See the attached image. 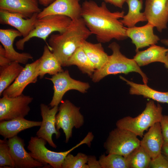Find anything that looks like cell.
Listing matches in <instances>:
<instances>
[{
	"label": "cell",
	"mask_w": 168,
	"mask_h": 168,
	"mask_svg": "<svg viewBox=\"0 0 168 168\" xmlns=\"http://www.w3.org/2000/svg\"><path fill=\"white\" fill-rule=\"evenodd\" d=\"M124 13V11L111 12L104 2L99 5L94 1L86 0L82 5L81 17L98 41L105 43L114 39L122 40L128 38L127 28L119 20Z\"/></svg>",
	"instance_id": "obj_1"
},
{
	"label": "cell",
	"mask_w": 168,
	"mask_h": 168,
	"mask_svg": "<svg viewBox=\"0 0 168 168\" xmlns=\"http://www.w3.org/2000/svg\"><path fill=\"white\" fill-rule=\"evenodd\" d=\"M138 137L129 131L116 127L110 132L104 143L106 153L118 154L126 157L140 146V140Z\"/></svg>",
	"instance_id": "obj_7"
},
{
	"label": "cell",
	"mask_w": 168,
	"mask_h": 168,
	"mask_svg": "<svg viewBox=\"0 0 168 168\" xmlns=\"http://www.w3.org/2000/svg\"><path fill=\"white\" fill-rule=\"evenodd\" d=\"M154 26L148 22L141 26H135L127 29L126 34L132 40L136 47V52L143 48L156 44L160 40V38L153 32Z\"/></svg>",
	"instance_id": "obj_16"
},
{
	"label": "cell",
	"mask_w": 168,
	"mask_h": 168,
	"mask_svg": "<svg viewBox=\"0 0 168 168\" xmlns=\"http://www.w3.org/2000/svg\"><path fill=\"white\" fill-rule=\"evenodd\" d=\"M81 46L96 70L100 68L107 61L109 55L105 52L101 43H92L86 40Z\"/></svg>",
	"instance_id": "obj_25"
},
{
	"label": "cell",
	"mask_w": 168,
	"mask_h": 168,
	"mask_svg": "<svg viewBox=\"0 0 168 168\" xmlns=\"http://www.w3.org/2000/svg\"><path fill=\"white\" fill-rule=\"evenodd\" d=\"M38 14L34 13L30 18L25 19L24 16L20 13L0 9V23L14 27L24 38L34 29L38 19Z\"/></svg>",
	"instance_id": "obj_18"
},
{
	"label": "cell",
	"mask_w": 168,
	"mask_h": 168,
	"mask_svg": "<svg viewBox=\"0 0 168 168\" xmlns=\"http://www.w3.org/2000/svg\"><path fill=\"white\" fill-rule=\"evenodd\" d=\"M0 167L15 168L7 139L0 140Z\"/></svg>",
	"instance_id": "obj_32"
},
{
	"label": "cell",
	"mask_w": 168,
	"mask_h": 168,
	"mask_svg": "<svg viewBox=\"0 0 168 168\" xmlns=\"http://www.w3.org/2000/svg\"><path fill=\"white\" fill-rule=\"evenodd\" d=\"M80 0H56L44 8L37 15V18L51 15H60L69 17L72 21L81 17Z\"/></svg>",
	"instance_id": "obj_13"
},
{
	"label": "cell",
	"mask_w": 168,
	"mask_h": 168,
	"mask_svg": "<svg viewBox=\"0 0 168 168\" xmlns=\"http://www.w3.org/2000/svg\"><path fill=\"white\" fill-rule=\"evenodd\" d=\"M33 99L32 97L22 94L14 97L3 96L0 99V121L24 118L30 110L29 105Z\"/></svg>",
	"instance_id": "obj_10"
},
{
	"label": "cell",
	"mask_w": 168,
	"mask_h": 168,
	"mask_svg": "<svg viewBox=\"0 0 168 168\" xmlns=\"http://www.w3.org/2000/svg\"><path fill=\"white\" fill-rule=\"evenodd\" d=\"M162 108L160 105H156L153 100L146 104L141 113L137 116L124 117L116 122L117 127L125 129L142 138L144 132L155 123L160 122L163 115Z\"/></svg>",
	"instance_id": "obj_5"
},
{
	"label": "cell",
	"mask_w": 168,
	"mask_h": 168,
	"mask_svg": "<svg viewBox=\"0 0 168 168\" xmlns=\"http://www.w3.org/2000/svg\"><path fill=\"white\" fill-rule=\"evenodd\" d=\"M99 161L101 168H129L126 157L118 154H102Z\"/></svg>",
	"instance_id": "obj_30"
},
{
	"label": "cell",
	"mask_w": 168,
	"mask_h": 168,
	"mask_svg": "<svg viewBox=\"0 0 168 168\" xmlns=\"http://www.w3.org/2000/svg\"><path fill=\"white\" fill-rule=\"evenodd\" d=\"M92 35L81 17L72 21L63 32L51 35L48 45L62 67H67L69 59L75 50Z\"/></svg>",
	"instance_id": "obj_2"
},
{
	"label": "cell",
	"mask_w": 168,
	"mask_h": 168,
	"mask_svg": "<svg viewBox=\"0 0 168 168\" xmlns=\"http://www.w3.org/2000/svg\"><path fill=\"white\" fill-rule=\"evenodd\" d=\"M40 58L26 64L14 81L2 93L3 96L14 97L21 95L26 86L36 82L39 75Z\"/></svg>",
	"instance_id": "obj_11"
},
{
	"label": "cell",
	"mask_w": 168,
	"mask_h": 168,
	"mask_svg": "<svg viewBox=\"0 0 168 168\" xmlns=\"http://www.w3.org/2000/svg\"><path fill=\"white\" fill-rule=\"evenodd\" d=\"M161 41L164 45L168 46V38L162 39L161 40Z\"/></svg>",
	"instance_id": "obj_40"
},
{
	"label": "cell",
	"mask_w": 168,
	"mask_h": 168,
	"mask_svg": "<svg viewBox=\"0 0 168 168\" xmlns=\"http://www.w3.org/2000/svg\"><path fill=\"white\" fill-rule=\"evenodd\" d=\"M72 21L69 17L60 15H49L38 19L34 29L29 35L16 41L15 45L17 49L23 50L25 43L33 37L40 38L46 42L47 38L53 32H64Z\"/></svg>",
	"instance_id": "obj_6"
},
{
	"label": "cell",
	"mask_w": 168,
	"mask_h": 168,
	"mask_svg": "<svg viewBox=\"0 0 168 168\" xmlns=\"http://www.w3.org/2000/svg\"><path fill=\"white\" fill-rule=\"evenodd\" d=\"M12 62L6 56L5 51L3 46L0 45V66L3 67L9 64Z\"/></svg>",
	"instance_id": "obj_35"
},
{
	"label": "cell",
	"mask_w": 168,
	"mask_h": 168,
	"mask_svg": "<svg viewBox=\"0 0 168 168\" xmlns=\"http://www.w3.org/2000/svg\"><path fill=\"white\" fill-rule=\"evenodd\" d=\"M133 59L139 67L158 62L168 65V48L153 44L146 50L136 52Z\"/></svg>",
	"instance_id": "obj_20"
},
{
	"label": "cell",
	"mask_w": 168,
	"mask_h": 168,
	"mask_svg": "<svg viewBox=\"0 0 168 168\" xmlns=\"http://www.w3.org/2000/svg\"><path fill=\"white\" fill-rule=\"evenodd\" d=\"M87 164L89 168H101L99 160L94 156H88Z\"/></svg>",
	"instance_id": "obj_36"
},
{
	"label": "cell",
	"mask_w": 168,
	"mask_h": 168,
	"mask_svg": "<svg viewBox=\"0 0 168 168\" xmlns=\"http://www.w3.org/2000/svg\"><path fill=\"white\" fill-rule=\"evenodd\" d=\"M56 0H38L39 3L43 6L47 7Z\"/></svg>",
	"instance_id": "obj_38"
},
{
	"label": "cell",
	"mask_w": 168,
	"mask_h": 168,
	"mask_svg": "<svg viewBox=\"0 0 168 168\" xmlns=\"http://www.w3.org/2000/svg\"><path fill=\"white\" fill-rule=\"evenodd\" d=\"M40 58V79L42 78L46 74L53 76L64 71L60 63L47 44L44 46L43 54Z\"/></svg>",
	"instance_id": "obj_24"
},
{
	"label": "cell",
	"mask_w": 168,
	"mask_h": 168,
	"mask_svg": "<svg viewBox=\"0 0 168 168\" xmlns=\"http://www.w3.org/2000/svg\"><path fill=\"white\" fill-rule=\"evenodd\" d=\"M160 123L163 136L164 143H168V115H163Z\"/></svg>",
	"instance_id": "obj_34"
},
{
	"label": "cell",
	"mask_w": 168,
	"mask_h": 168,
	"mask_svg": "<svg viewBox=\"0 0 168 168\" xmlns=\"http://www.w3.org/2000/svg\"><path fill=\"white\" fill-rule=\"evenodd\" d=\"M45 78L51 81L53 84V96L49 104L51 107L58 106L62 101L65 94L68 91L74 90L85 93L90 87L88 82L72 78L68 70L53 75L51 78Z\"/></svg>",
	"instance_id": "obj_9"
},
{
	"label": "cell",
	"mask_w": 168,
	"mask_h": 168,
	"mask_svg": "<svg viewBox=\"0 0 168 168\" xmlns=\"http://www.w3.org/2000/svg\"><path fill=\"white\" fill-rule=\"evenodd\" d=\"M119 77L130 86V94L142 96L144 98L151 99L158 102L168 104V91H159L151 88L147 84L137 83L122 76H120Z\"/></svg>",
	"instance_id": "obj_23"
},
{
	"label": "cell",
	"mask_w": 168,
	"mask_h": 168,
	"mask_svg": "<svg viewBox=\"0 0 168 168\" xmlns=\"http://www.w3.org/2000/svg\"><path fill=\"white\" fill-rule=\"evenodd\" d=\"M129 168H148L151 158L140 146L126 157Z\"/></svg>",
	"instance_id": "obj_29"
},
{
	"label": "cell",
	"mask_w": 168,
	"mask_h": 168,
	"mask_svg": "<svg viewBox=\"0 0 168 168\" xmlns=\"http://www.w3.org/2000/svg\"><path fill=\"white\" fill-rule=\"evenodd\" d=\"M58 109V106L50 108L44 104H40V114L42 120L40 127L36 133L37 136L44 139L50 146L55 148L57 146L52 140V135L55 134L56 138L58 139L60 134V132L56 130L55 126V116Z\"/></svg>",
	"instance_id": "obj_12"
},
{
	"label": "cell",
	"mask_w": 168,
	"mask_h": 168,
	"mask_svg": "<svg viewBox=\"0 0 168 168\" xmlns=\"http://www.w3.org/2000/svg\"><path fill=\"white\" fill-rule=\"evenodd\" d=\"M142 138L140 146L151 158L156 157L161 152L164 142L159 122L151 127Z\"/></svg>",
	"instance_id": "obj_19"
},
{
	"label": "cell",
	"mask_w": 168,
	"mask_h": 168,
	"mask_svg": "<svg viewBox=\"0 0 168 168\" xmlns=\"http://www.w3.org/2000/svg\"><path fill=\"white\" fill-rule=\"evenodd\" d=\"M88 156L81 152L76 156L69 153L65 158L62 168H89L87 164Z\"/></svg>",
	"instance_id": "obj_31"
},
{
	"label": "cell",
	"mask_w": 168,
	"mask_h": 168,
	"mask_svg": "<svg viewBox=\"0 0 168 168\" xmlns=\"http://www.w3.org/2000/svg\"><path fill=\"white\" fill-rule=\"evenodd\" d=\"M161 152L168 157V143H164L162 147Z\"/></svg>",
	"instance_id": "obj_39"
},
{
	"label": "cell",
	"mask_w": 168,
	"mask_h": 168,
	"mask_svg": "<svg viewBox=\"0 0 168 168\" xmlns=\"http://www.w3.org/2000/svg\"><path fill=\"white\" fill-rule=\"evenodd\" d=\"M58 107V113L55 116V126L57 131L62 129L68 143L72 137L73 128H79L84 123L83 116L80 112V108L75 106L69 100L62 101Z\"/></svg>",
	"instance_id": "obj_8"
},
{
	"label": "cell",
	"mask_w": 168,
	"mask_h": 168,
	"mask_svg": "<svg viewBox=\"0 0 168 168\" xmlns=\"http://www.w3.org/2000/svg\"><path fill=\"white\" fill-rule=\"evenodd\" d=\"M167 0H146L143 12L148 22L161 32L167 28L168 11L166 5Z\"/></svg>",
	"instance_id": "obj_15"
},
{
	"label": "cell",
	"mask_w": 168,
	"mask_h": 168,
	"mask_svg": "<svg viewBox=\"0 0 168 168\" xmlns=\"http://www.w3.org/2000/svg\"><path fill=\"white\" fill-rule=\"evenodd\" d=\"M72 65L77 66L83 73L91 77L96 70L81 46L75 50L68 61L67 67Z\"/></svg>",
	"instance_id": "obj_28"
},
{
	"label": "cell",
	"mask_w": 168,
	"mask_h": 168,
	"mask_svg": "<svg viewBox=\"0 0 168 168\" xmlns=\"http://www.w3.org/2000/svg\"><path fill=\"white\" fill-rule=\"evenodd\" d=\"M21 36V34L17 30L0 29V42L5 49L6 57L11 62L26 64L29 60L33 59L32 55L27 53H18L15 50L13 46L16 38Z\"/></svg>",
	"instance_id": "obj_17"
},
{
	"label": "cell",
	"mask_w": 168,
	"mask_h": 168,
	"mask_svg": "<svg viewBox=\"0 0 168 168\" xmlns=\"http://www.w3.org/2000/svg\"><path fill=\"white\" fill-rule=\"evenodd\" d=\"M148 168H168V157L161 152L151 159Z\"/></svg>",
	"instance_id": "obj_33"
},
{
	"label": "cell",
	"mask_w": 168,
	"mask_h": 168,
	"mask_svg": "<svg viewBox=\"0 0 168 168\" xmlns=\"http://www.w3.org/2000/svg\"><path fill=\"white\" fill-rule=\"evenodd\" d=\"M38 0H0V9L20 13L25 18H30L42 10Z\"/></svg>",
	"instance_id": "obj_21"
},
{
	"label": "cell",
	"mask_w": 168,
	"mask_h": 168,
	"mask_svg": "<svg viewBox=\"0 0 168 168\" xmlns=\"http://www.w3.org/2000/svg\"><path fill=\"white\" fill-rule=\"evenodd\" d=\"M165 66L168 70V65H165Z\"/></svg>",
	"instance_id": "obj_42"
},
{
	"label": "cell",
	"mask_w": 168,
	"mask_h": 168,
	"mask_svg": "<svg viewBox=\"0 0 168 168\" xmlns=\"http://www.w3.org/2000/svg\"><path fill=\"white\" fill-rule=\"evenodd\" d=\"M126 2L128 6V12L121 20L124 26L130 28L135 26L138 22L147 21L144 13L141 12L143 0H126Z\"/></svg>",
	"instance_id": "obj_26"
},
{
	"label": "cell",
	"mask_w": 168,
	"mask_h": 168,
	"mask_svg": "<svg viewBox=\"0 0 168 168\" xmlns=\"http://www.w3.org/2000/svg\"><path fill=\"white\" fill-rule=\"evenodd\" d=\"M105 3H109L116 7L122 8L126 0H102Z\"/></svg>",
	"instance_id": "obj_37"
},
{
	"label": "cell",
	"mask_w": 168,
	"mask_h": 168,
	"mask_svg": "<svg viewBox=\"0 0 168 168\" xmlns=\"http://www.w3.org/2000/svg\"><path fill=\"white\" fill-rule=\"evenodd\" d=\"M108 47L112 50V54L109 55L107 61L100 68L95 70L91 77L93 82H98L110 75L135 72L140 75L143 84H147V76L133 58H129L121 53L120 46L117 43L113 42Z\"/></svg>",
	"instance_id": "obj_3"
},
{
	"label": "cell",
	"mask_w": 168,
	"mask_h": 168,
	"mask_svg": "<svg viewBox=\"0 0 168 168\" xmlns=\"http://www.w3.org/2000/svg\"><path fill=\"white\" fill-rule=\"evenodd\" d=\"M10 154L16 168H40L41 163L33 158L25 148L24 140L17 135L8 139Z\"/></svg>",
	"instance_id": "obj_14"
},
{
	"label": "cell",
	"mask_w": 168,
	"mask_h": 168,
	"mask_svg": "<svg viewBox=\"0 0 168 168\" xmlns=\"http://www.w3.org/2000/svg\"><path fill=\"white\" fill-rule=\"evenodd\" d=\"M17 62H12L6 66L0 67V96L15 80L24 67Z\"/></svg>",
	"instance_id": "obj_27"
},
{
	"label": "cell",
	"mask_w": 168,
	"mask_h": 168,
	"mask_svg": "<svg viewBox=\"0 0 168 168\" xmlns=\"http://www.w3.org/2000/svg\"><path fill=\"white\" fill-rule=\"evenodd\" d=\"M166 7L167 10L168 11V0H167V2L166 3Z\"/></svg>",
	"instance_id": "obj_41"
},
{
	"label": "cell",
	"mask_w": 168,
	"mask_h": 168,
	"mask_svg": "<svg viewBox=\"0 0 168 168\" xmlns=\"http://www.w3.org/2000/svg\"><path fill=\"white\" fill-rule=\"evenodd\" d=\"M41 121H31L19 118L0 122V134L4 139H9L21 131L34 127L40 126Z\"/></svg>",
	"instance_id": "obj_22"
},
{
	"label": "cell",
	"mask_w": 168,
	"mask_h": 168,
	"mask_svg": "<svg viewBox=\"0 0 168 168\" xmlns=\"http://www.w3.org/2000/svg\"><path fill=\"white\" fill-rule=\"evenodd\" d=\"M91 132H89L81 142L71 149L63 152H55L49 150L45 146L47 142L37 136L31 137L27 147L29 153L35 160L44 165L49 164L54 168H62L63 162L67 155L79 146L83 144L90 147L94 138Z\"/></svg>",
	"instance_id": "obj_4"
}]
</instances>
